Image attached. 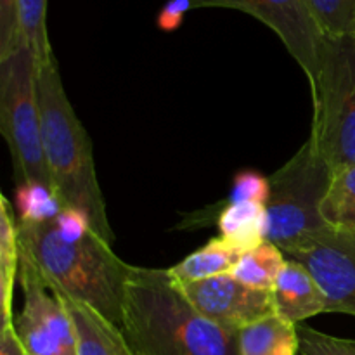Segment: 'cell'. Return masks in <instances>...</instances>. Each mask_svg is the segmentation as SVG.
<instances>
[{
  "mask_svg": "<svg viewBox=\"0 0 355 355\" xmlns=\"http://www.w3.org/2000/svg\"><path fill=\"white\" fill-rule=\"evenodd\" d=\"M286 257L298 260L315 277L328 312L355 318V234L328 227Z\"/></svg>",
  "mask_w": 355,
  "mask_h": 355,
  "instance_id": "cell-9",
  "label": "cell"
},
{
  "mask_svg": "<svg viewBox=\"0 0 355 355\" xmlns=\"http://www.w3.org/2000/svg\"><path fill=\"white\" fill-rule=\"evenodd\" d=\"M0 132L9 148L17 184L42 186L54 193L42 137L38 61L23 42L0 59Z\"/></svg>",
  "mask_w": 355,
  "mask_h": 355,
  "instance_id": "cell-5",
  "label": "cell"
},
{
  "mask_svg": "<svg viewBox=\"0 0 355 355\" xmlns=\"http://www.w3.org/2000/svg\"><path fill=\"white\" fill-rule=\"evenodd\" d=\"M0 355H28L17 336L14 322L0 326Z\"/></svg>",
  "mask_w": 355,
  "mask_h": 355,
  "instance_id": "cell-25",
  "label": "cell"
},
{
  "mask_svg": "<svg viewBox=\"0 0 355 355\" xmlns=\"http://www.w3.org/2000/svg\"><path fill=\"white\" fill-rule=\"evenodd\" d=\"M218 231L224 239L238 246L243 253L267 239L266 205L239 201L224 207L217 218Z\"/></svg>",
  "mask_w": 355,
  "mask_h": 355,
  "instance_id": "cell-16",
  "label": "cell"
},
{
  "mask_svg": "<svg viewBox=\"0 0 355 355\" xmlns=\"http://www.w3.org/2000/svg\"><path fill=\"white\" fill-rule=\"evenodd\" d=\"M324 37H355V0H305Z\"/></svg>",
  "mask_w": 355,
  "mask_h": 355,
  "instance_id": "cell-20",
  "label": "cell"
},
{
  "mask_svg": "<svg viewBox=\"0 0 355 355\" xmlns=\"http://www.w3.org/2000/svg\"><path fill=\"white\" fill-rule=\"evenodd\" d=\"M321 217L329 229L355 234V165L333 172Z\"/></svg>",
  "mask_w": 355,
  "mask_h": 355,
  "instance_id": "cell-18",
  "label": "cell"
},
{
  "mask_svg": "<svg viewBox=\"0 0 355 355\" xmlns=\"http://www.w3.org/2000/svg\"><path fill=\"white\" fill-rule=\"evenodd\" d=\"M300 355H355V340L326 335L311 326L298 324Z\"/></svg>",
  "mask_w": 355,
  "mask_h": 355,
  "instance_id": "cell-21",
  "label": "cell"
},
{
  "mask_svg": "<svg viewBox=\"0 0 355 355\" xmlns=\"http://www.w3.org/2000/svg\"><path fill=\"white\" fill-rule=\"evenodd\" d=\"M19 38L33 51L38 64L54 59L47 31V0H19Z\"/></svg>",
  "mask_w": 355,
  "mask_h": 355,
  "instance_id": "cell-19",
  "label": "cell"
},
{
  "mask_svg": "<svg viewBox=\"0 0 355 355\" xmlns=\"http://www.w3.org/2000/svg\"><path fill=\"white\" fill-rule=\"evenodd\" d=\"M274 311L284 321L300 324L328 312L324 291L315 277L298 260L288 257L272 290Z\"/></svg>",
  "mask_w": 355,
  "mask_h": 355,
  "instance_id": "cell-11",
  "label": "cell"
},
{
  "mask_svg": "<svg viewBox=\"0 0 355 355\" xmlns=\"http://www.w3.org/2000/svg\"><path fill=\"white\" fill-rule=\"evenodd\" d=\"M21 243V241H19ZM19 283L23 309L14 328L28 355H78L75 322L61 297L42 279L30 257L21 250Z\"/></svg>",
  "mask_w": 355,
  "mask_h": 355,
  "instance_id": "cell-7",
  "label": "cell"
},
{
  "mask_svg": "<svg viewBox=\"0 0 355 355\" xmlns=\"http://www.w3.org/2000/svg\"><path fill=\"white\" fill-rule=\"evenodd\" d=\"M21 243L17 217L6 196H0V307L2 324L14 322V283L19 279Z\"/></svg>",
  "mask_w": 355,
  "mask_h": 355,
  "instance_id": "cell-14",
  "label": "cell"
},
{
  "mask_svg": "<svg viewBox=\"0 0 355 355\" xmlns=\"http://www.w3.org/2000/svg\"><path fill=\"white\" fill-rule=\"evenodd\" d=\"M241 255L243 252L238 246L229 243L222 236H217L179 263L170 267L168 270L177 283L208 279L222 274H231L232 267Z\"/></svg>",
  "mask_w": 355,
  "mask_h": 355,
  "instance_id": "cell-15",
  "label": "cell"
},
{
  "mask_svg": "<svg viewBox=\"0 0 355 355\" xmlns=\"http://www.w3.org/2000/svg\"><path fill=\"white\" fill-rule=\"evenodd\" d=\"M239 355H298V326L272 314L238 331Z\"/></svg>",
  "mask_w": 355,
  "mask_h": 355,
  "instance_id": "cell-13",
  "label": "cell"
},
{
  "mask_svg": "<svg viewBox=\"0 0 355 355\" xmlns=\"http://www.w3.org/2000/svg\"><path fill=\"white\" fill-rule=\"evenodd\" d=\"M21 250L54 293L87 304L121 326L125 286L130 263L113 252L89 220L62 208L49 220H19Z\"/></svg>",
  "mask_w": 355,
  "mask_h": 355,
  "instance_id": "cell-1",
  "label": "cell"
},
{
  "mask_svg": "<svg viewBox=\"0 0 355 355\" xmlns=\"http://www.w3.org/2000/svg\"><path fill=\"white\" fill-rule=\"evenodd\" d=\"M120 328L137 355H239L238 331L201 315L168 269L130 267Z\"/></svg>",
  "mask_w": 355,
  "mask_h": 355,
  "instance_id": "cell-2",
  "label": "cell"
},
{
  "mask_svg": "<svg viewBox=\"0 0 355 355\" xmlns=\"http://www.w3.org/2000/svg\"><path fill=\"white\" fill-rule=\"evenodd\" d=\"M286 259L288 257L279 246L266 239L260 245L246 250L232 267L231 274L246 286L270 291Z\"/></svg>",
  "mask_w": 355,
  "mask_h": 355,
  "instance_id": "cell-17",
  "label": "cell"
},
{
  "mask_svg": "<svg viewBox=\"0 0 355 355\" xmlns=\"http://www.w3.org/2000/svg\"><path fill=\"white\" fill-rule=\"evenodd\" d=\"M311 142L331 172L355 165V37H324L314 82Z\"/></svg>",
  "mask_w": 355,
  "mask_h": 355,
  "instance_id": "cell-4",
  "label": "cell"
},
{
  "mask_svg": "<svg viewBox=\"0 0 355 355\" xmlns=\"http://www.w3.org/2000/svg\"><path fill=\"white\" fill-rule=\"evenodd\" d=\"M61 300L66 304L75 322L78 355H137L120 326L87 304H80L66 297H61Z\"/></svg>",
  "mask_w": 355,
  "mask_h": 355,
  "instance_id": "cell-12",
  "label": "cell"
},
{
  "mask_svg": "<svg viewBox=\"0 0 355 355\" xmlns=\"http://www.w3.org/2000/svg\"><path fill=\"white\" fill-rule=\"evenodd\" d=\"M331 177V168L311 139L269 177L267 241L279 246L284 255L328 229L321 217V205Z\"/></svg>",
  "mask_w": 355,
  "mask_h": 355,
  "instance_id": "cell-6",
  "label": "cell"
},
{
  "mask_svg": "<svg viewBox=\"0 0 355 355\" xmlns=\"http://www.w3.org/2000/svg\"><path fill=\"white\" fill-rule=\"evenodd\" d=\"M269 193L270 184L267 177L260 175L259 172H253V170H245V172H239L234 177V184H232L229 201L231 203L252 201V203L267 205Z\"/></svg>",
  "mask_w": 355,
  "mask_h": 355,
  "instance_id": "cell-22",
  "label": "cell"
},
{
  "mask_svg": "<svg viewBox=\"0 0 355 355\" xmlns=\"http://www.w3.org/2000/svg\"><path fill=\"white\" fill-rule=\"evenodd\" d=\"M38 101L45 162L54 194L62 208L80 211L90 227L113 245L114 234L97 180L92 142L66 96L55 58L38 64Z\"/></svg>",
  "mask_w": 355,
  "mask_h": 355,
  "instance_id": "cell-3",
  "label": "cell"
},
{
  "mask_svg": "<svg viewBox=\"0 0 355 355\" xmlns=\"http://www.w3.org/2000/svg\"><path fill=\"white\" fill-rule=\"evenodd\" d=\"M179 286L201 315L232 331L276 314L272 291L246 286L232 274L179 283Z\"/></svg>",
  "mask_w": 355,
  "mask_h": 355,
  "instance_id": "cell-10",
  "label": "cell"
},
{
  "mask_svg": "<svg viewBox=\"0 0 355 355\" xmlns=\"http://www.w3.org/2000/svg\"><path fill=\"white\" fill-rule=\"evenodd\" d=\"M193 9L191 0H166L158 14V26L163 31H175L182 24L186 12Z\"/></svg>",
  "mask_w": 355,
  "mask_h": 355,
  "instance_id": "cell-24",
  "label": "cell"
},
{
  "mask_svg": "<svg viewBox=\"0 0 355 355\" xmlns=\"http://www.w3.org/2000/svg\"><path fill=\"white\" fill-rule=\"evenodd\" d=\"M19 0H0V59L19 45Z\"/></svg>",
  "mask_w": 355,
  "mask_h": 355,
  "instance_id": "cell-23",
  "label": "cell"
},
{
  "mask_svg": "<svg viewBox=\"0 0 355 355\" xmlns=\"http://www.w3.org/2000/svg\"><path fill=\"white\" fill-rule=\"evenodd\" d=\"M191 3L193 9H236L262 21L281 38L291 58L300 64L309 85L314 82L324 35L319 30L305 0H191Z\"/></svg>",
  "mask_w": 355,
  "mask_h": 355,
  "instance_id": "cell-8",
  "label": "cell"
}]
</instances>
